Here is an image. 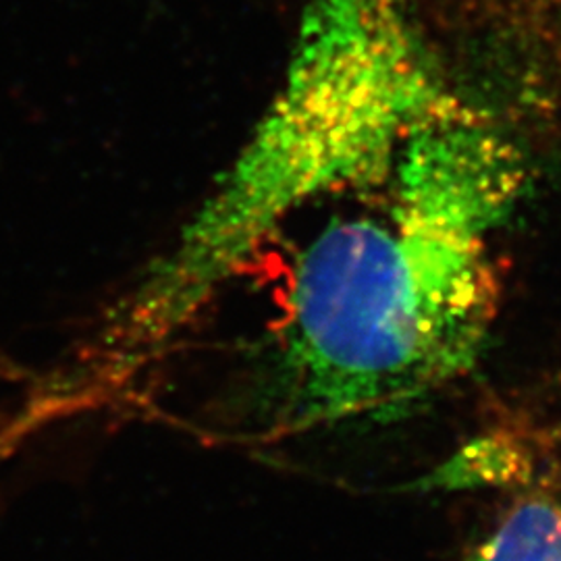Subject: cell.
I'll return each mask as SVG.
<instances>
[{
	"mask_svg": "<svg viewBox=\"0 0 561 561\" xmlns=\"http://www.w3.org/2000/svg\"><path fill=\"white\" fill-rule=\"evenodd\" d=\"M470 111L393 0L324 7L236 159L104 314L81 387L106 401L140 381L287 221L373 190L419 134Z\"/></svg>",
	"mask_w": 561,
	"mask_h": 561,
	"instance_id": "2",
	"label": "cell"
},
{
	"mask_svg": "<svg viewBox=\"0 0 561 561\" xmlns=\"http://www.w3.org/2000/svg\"><path fill=\"white\" fill-rule=\"evenodd\" d=\"M497 13L516 57L561 65V0H497Z\"/></svg>",
	"mask_w": 561,
	"mask_h": 561,
	"instance_id": "4",
	"label": "cell"
},
{
	"mask_svg": "<svg viewBox=\"0 0 561 561\" xmlns=\"http://www.w3.org/2000/svg\"><path fill=\"white\" fill-rule=\"evenodd\" d=\"M466 561H561V484L514 502Z\"/></svg>",
	"mask_w": 561,
	"mask_h": 561,
	"instance_id": "3",
	"label": "cell"
},
{
	"mask_svg": "<svg viewBox=\"0 0 561 561\" xmlns=\"http://www.w3.org/2000/svg\"><path fill=\"white\" fill-rule=\"evenodd\" d=\"M524 187L520 150L479 111L419 134L370 206L301 250L252 422L385 424L468 373L500 304L493 241Z\"/></svg>",
	"mask_w": 561,
	"mask_h": 561,
	"instance_id": "1",
	"label": "cell"
}]
</instances>
